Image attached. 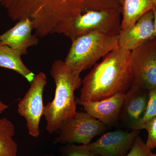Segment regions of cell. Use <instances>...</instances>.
Returning a JSON list of instances; mask_svg holds the SVG:
<instances>
[{"label": "cell", "mask_w": 156, "mask_h": 156, "mask_svg": "<svg viewBox=\"0 0 156 156\" xmlns=\"http://www.w3.org/2000/svg\"><path fill=\"white\" fill-rule=\"evenodd\" d=\"M1 1H2V0H0V4H1Z\"/></svg>", "instance_id": "obj_27"}, {"label": "cell", "mask_w": 156, "mask_h": 156, "mask_svg": "<svg viewBox=\"0 0 156 156\" xmlns=\"http://www.w3.org/2000/svg\"><path fill=\"white\" fill-rule=\"evenodd\" d=\"M0 45H1V37H0Z\"/></svg>", "instance_id": "obj_26"}, {"label": "cell", "mask_w": 156, "mask_h": 156, "mask_svg": "<svg viewBox=\"0 0 156 156\" xmlns=\"http://www.w3.org/2000/svg\"><path fill=\"white\" fill-rule=\"evenodd\" d=\"M148 98L149 91L132 83L126 93L120 115L126 127L135 131L143 129Z\"/></svg>", "instance_id": "obj_10"}, {"label": "cell", "mask_w": 156, "mask_h": 156, "mask_svg": "<svg viewBox=\"0 0 156 156\" xmlns=\"http://www.w3.org/2000/svg\"><path fill=\"white\" fill-rule=\"evenodd\" d=\"M72 41L65 64L72 74L80 76L82 71L119 46V34L92 32Z\"/></svg>", "instance_id": "obj_4"}, {"label": "cell", "mask_w": 156, "mask_h": 156, "mask_svg": "<svg viewBox=\"0 0 156 156\" xmlns=\"http://www.w3.org/2000/svg\"><path fill=\"white\" fill-rule=\"evenodd\" d=\"M41 156H53L52 155H42Z\"/></svg>", "instance_id": "obj_24"}, {"label": "cell", "mask_w": 156, "mask_h": 156, "mask_svg": "<svg viewBox=\"0 0 156 156\" xmlns=\"http://www.w3.org/2000/svg\"><path fill=\"white\" fill-rule=\"evenodd\" d=\"M154 3L155 5V6L156 7V0H153Z\"/></svg>", "instance_id": "obj_25"}, {"label": "cell", "mask_w": 156, "mask_h": 156, "mask_svg": "<svg viewBox=\"0 0 156 156\" xmlns=\"http://www.w3.org/2000/svg\"><path fill=\"white\" fill-rule=\"evenodd\" d=\"M151 152V150L147 147L145 143L138 135L131 149L126 156H148Z\"/></svg>", "instance_id": "obj_19"}, {"label": "cell", "mask_w": 156, "mask_h": 156, "mask_svg": "<svg viewBox=\"0 0 156 156\" xmlns=\"http://www.w3.org/2000/svg\"><path fill=\"white\" fill-rule=\"evenodd\" d=\"M21 53L7 45L0 46V67L12 70L25 78L29 83L36 75L29 69L21 59Z\"/></svg>", "instance_id": "obj_15"}, {"label": "cell", "mask_w": 156, "mask_h": 156, "mask_svg": "<svg viewBox=\"0 0 156 156\" xmlns=\"http://www.w3.org/2000/svg\"><path fill=\"white\" fill-rule=\"evenodd\" d=\"M148 156H156V153H153L151 152Z\"/></svg>", "instance_id": "obj_23"}, {"label": "cell", "mask_w": 156, "mask_h": 156, "mask_svg": "<svg viewBox=\"0 0 156 156\" xmlns=\"http://www.w3.org/2000/svg\"><path fill=\"white\" fill-rule=\"evenodd\" d=\"M106 129V126L86 112H77L74 116L62 124L54 143L87 145Z\"/></svg>", "instance_id": "obj_6"}, {"label": "cell", "mask_w": 156, "mask_h": 156, "mask_svg": "<svg viewBox=\"0 0 156 156\" xmlns=\"http://www.w3.org/2000/svg\"><path fill=\"white\" fill-rule=\"evenodd\" d=\"M47 83L45 73L40 72L36 75L17 107V112L26 121L29 134L34 137H38L40 134V122L44 113L45 107L43 103V92Z\"/></svg>", "instance_id": "obj_7"}, {"label": "cell", "mask_w": 156, "mask_h": 156, "mask_svg": "<svg viewBox=\"0 0 156 156\" xmlns=\"http://www.w3.org/2000/svg\"><path fill=\"white\" fill-rule=\"evenodd\" d=\"M50 75L56 85L55 96L45 106V119L47 131L53 134L59 131L62 125L76 114L77 99L75 91L82 84L80 76L73 75L69 71L64 61L56 59L50 70Z\"/></svg>", "instance_id": "obj_3"}, {"label": "cell", "mask_w": 156, "mask_h": 156, "mask_svg": "<svg viewBox=\"0 0 156 156\" xmlns=\"http://www.w3.org/2000/svg\"><path fill=\"white\" fill-rule=\"evenodd\" d=\"M139 131L119 130L108 132L95 142L85 146L100 156H126L139 135Z\"/></svg>", "instance_id": "obj_9"}, {"label": "cell", "mask_w": 156, "mask_h": 156, "mask_svg": "<svg viewBox=\"0 0 156 156\" xmlns=\"http://www.w3.org/2000/svg\"><path fill=\"white\" fill-rule=\"evenodd\" d=\"M122 21V30L132 27L143 15L156 6L153 0H119Z\"/></svg>", "instance_id": "obj_14"}, {"label": "cell", "mask_w": 156, "mask_h": 156, "mask_svg": "<svg viewBox=\"0 0 156 156\" xmlns=\"http://www.w3.org/2000/svg\"><path fill=\"white\" fill-rule=\"evenodd\" d=\"M8 108H9L8 105L0 101V114L2 113L3 112H5Z\"/></svg>", "instance_id": "obj_22"}, {"label": "cell", "mask_w": 156, "mask_h": 156, "mask_svg": "<svg viewBox=\"0 0 156 156\" xmlns=\"http://www.w3.org/2000/svg\"><path fill=\"white\" fill-rule=\"evenodd\" d=\"M132 83L145 90L156 87V37L131 51Z\"/></svg>", "instance_id": "obj_8"}, {"label": "cell", "mask_w": 156, "mask_h": 156, "mask_svg": "<svg viewBox=\"0 0 156 156\" xmlns=\"http://www.w3.org/2000/svg\"><path fill=\"white\" fill-rule=\"evenodd\" d=\"M33 23L28 18L21 20L12 28L0 36L1 45H7L19 51L22 55L27 53L30 47L38 44L39 37L32 34Z\"/></svg>", "instance_id": "obj_13"}, {"label": "cell", "mask_w": 156, "mask_h": 156, "mask_svg": "<svg viewBox=\"0 0 156 156\" xmlns=\"http://www.w3.org/2000/svg\"><path fill=\"white\" fill-rule=\"evenodd\" d=\"M15 128L6 118H0V156H17L18 145L13 137Z\"/></svg>", "instance_id": "obj_16"}, {"label": "cell", "mask_w": 156, "mask_h": 156, "mask_svg": "<svg viewBox=\"0 0 156 156\" xmlns=\"http://www.w3.org/2000/svg\"><path fill=\"white\" fill-rule=\"evenodd\" d=\"M13 21L28 18L35 34L44 37L57 33L62 24L89 11L116 8L119 0H2Z\"/></svg>", "instance_id": "obj_1"}, {"label": "cell", "mask_w": 156, "mask_h": 156, "mask_svg": "<svg viewBox=\"0 0 156 156\" xmlns=\"http://www.w3.org/2000/svg\"><path fill=\"white\" fill-rule=\"evenodd\" d=\"M156 116V87L149 91V98L143 123Z\"/></svg>", "instance_id": "obj_20"}, {"label": "cell", "mask_w": 156, "mask_h": 156, "mask_svg": "<svg viewBox=\"0 0 156 156\" xmlns=\"http://www.w3.org/2000/svg\"><path fill=\"white\" fill-rule=\"evenodd\" d=\"M143 129L147 131L146 144L152 150L156 148V116L149 119L144 123Z\"/></svg>", "instance_id": "obj_18"}, {"label": "cell", "mask_w": 156, "mask_h": 156, "mask_svg": "<svg viewBox=\"0 0 156 156\" xmlns=\"http://www.w3.org/2000/svg\"><path fill=\"white\" fill-rule=\"evenodd\" d=\"M120 9L89 11L62 24L57 34L72 41L94 31L119 34L122 21Z\"/></svg>", "instance_id": "obj_5"}, {"label": "cell", "mask_w": 156, "mask_h": 156, "mask_svg": "<svg viewBox=\"0 0 156 156\" xmlns=\"http://www.w3.org/2000/svg\"><path fill=\"white\" fill-rule=\"evenodd\" d=\"M126 93H117L103 100L78 103L85 111L106 126H112L118 121L122 112Z\"/></svg>", "instance_id": "obj_11"}, {"label": "cell", "mask_w": 156, "mask_h": 156, "mask_svg": "<svg viewBox=\"0 0 156 156\" xmlns=\"http://www.w3.org/2000/svg\"><path fill=\"white\" fill-rule=\"evenodd\" d=\"M62 156H100L92 153L85 145L69 144L62 148Z\"/></svg>", "instance_id": "obj_17"}, {"label": "cell", "mask_w": 156, "mask_h": 156, "mask_svg": "<svg viewBox=\"0 0 156 156\" xmlns=\"http://www.w3.org/2000/svg\"><path fill=\"white\" fill-rule=\"evenodd\" d=\"M155 37L154 13L152 10L143 15L128 30L120 31L119 34V46L132 51Z\"/></svg>", "instance_id": "obj_12"}, {"label": "cell", "mask_w": 156, "mask_h": 156, "mask_svg": "<svg viewBox=\"0 0 156 156\" xmlns=\"http://www.w3.org/2000/svg\"><path fill=\"white\" fill-rule=\"evenodd\" d=\"M131 51L118 46L103 57L82 81L77 100L91 102L126 93L133 82Z\"/></svg>", "instance_id": "obj_2"}, {"label": "cell", "mask_w": 156, "mask_h": 156, "mask_svg": "<svg viewBox=\"0 0 156 156\" xmlns=\"http://www.w3.org/2000/svg\"><path fill=\"white\" fill-rule=\"evenodd\" d=\"M153 11L154 13V33L156 37V7L154 8Z\"/></svg>", "instance_id": "obj_21"}]
</instances>
